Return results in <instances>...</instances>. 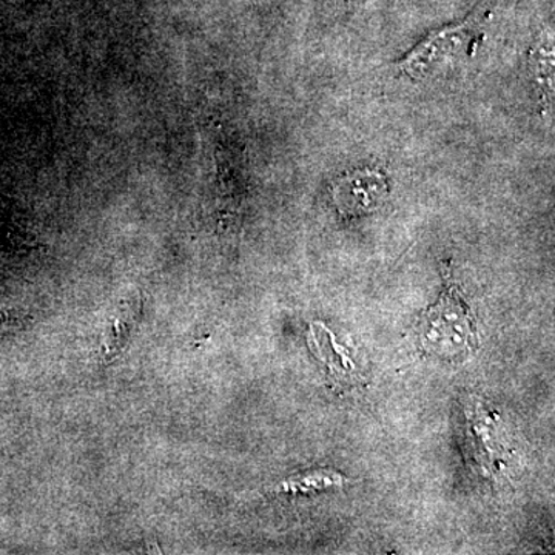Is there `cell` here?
I'll list each match as a JSON object with an SVG mask.
<instances>
[{
  "label": "cell",
  "mask_w": 555,
  "mask_h": 555,
  "mask_svg": "<svg viewBox=\"0 0 555 555\" xmlns=\"http://www.w3.org/2000/svg\"><path fill=\"white\" fill-rule=\"evenodd\" d=\"M492 3H480L466 20L429 33L397 64L400 75L425 80L456 62L469 60L485 39L486 22L491 20Z\"/></svg>",
  "instance_id": "obj_1"
},
{
  "label": "cell",
  "mask_w": 555,
  "mask_h": 555,
  "mask_svg": "<svg viewBox=\"0 0 555 555\" xmlns=\"http://www.w3.org/2000/svg\"><path fill=\"white\" fill-rule=\"evenodd\" d=\"M477 332L459 287L449 284L440 301L433 306L422 321V343L429 353L456 357L476 343Z\"/></svg>",
  "instance_id": "obj_2"
},
{
  "label": "cell",
  "mask_w": 555,
  "mask_h": 555,
  "mask_svg": "<svg viewBox=\"0 0 555 555\" xmlns=\"http://www.w3.org/2000/svg\"><path fill=\"white\" fill-rule=\"evenodd\" d=\"M389 195V182L375 170H360L335 182L332 196L339 214L360 217L377 210Z\"/></svg>",
  "instance_id": "obj_3"
},
{
  "label": "cell",
  "mask_w": 555,
  "mask_h": 555,
  "mask_svg": "<svg viewBox=\"0 0 555 555\" xmlns=\"http://www.w3.org/2000/svg\"><path fill=\"white\" fill-rule=\"evenodd\" d=\"M532 75L540 90L543 104L553 105L554 96V40L553 33H545L531 51Z\"/></svg>",
  "instance_id": "obj_4"
},
{
  "label": "cell",
  "mask_w": 555,
  "mask_h": 555,
  "mask_svg": "<svg viewBox=\"0 0 555 555\" xmlns=\"http://www.w3.org/2000/svg\"><path fill=\"white\" fill-rule=\"evenodd\" d=\"M341 485V474L334 473V470H317V473L306 474L299 478H292L281 486V489L284 491H310V489H324L328 486Z\"/></svg>",
  "instance_id": "obj_5"
}]
</instances>
